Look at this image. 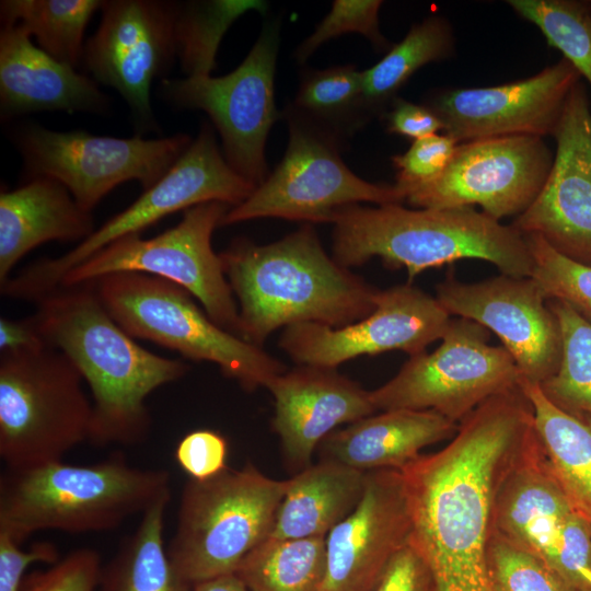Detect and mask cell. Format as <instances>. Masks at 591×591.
Returning <instances> with one entry per match:
<instances>
[{
  "instance_id": "obj_1",
  "label": "cell",
  "mask_w": 591,
  "mask_h": 591,
  "mask_svg": "<svg viewBox=\"0 0 591 591\" xmlns=\"http://www.w3.org/2000/svg\"><path fill=\"white\" fill-rule=\"evenodd\" d=\"M32 315L46 344L65 354L92 395L93 445H135L149 436L146 401L187 374L188 364L140 346L108 314L94 282L60 286L36 302Z\"/></svg>"
},
{
  "instance_id": "obj_2",
  "label": "cell",
  "mask_w": 591,
  "mask_h": 591,
  "mask_svg": "<svg viewBox=\"0 0 591 591\" xmlns=\"http://www.w3.org/2000/svg\"><path fill=\"white\" fill-rule=\"evenodd\" d=\"M219 256L242 338L258 347L280 327H341L375 309L379 289L331 257L310 223L266 245L240 237Z\"/></svg>"
},
{
  "instance_id": "obj_3",
  "label": "cell",
  "mask_w": 591,
  "mask_h": 591,
  "mask_svg": "<svg viewBox=\"0 0 591 591\" xmlns=\"http://www.w3.org/2000/svg\"><path fill=\"white\" fill-rule=\"evenodd\" d=\"M332 223L333 258L349 268L379 257L390 269L418 274L462 259H480L524 278L532 257L522 233L474 207L407 209L401 204L350 205Z\"/></svg>"
},
{
  "instance_id": "obj_4",
  "label": "cell",
  "mask_w": 591,
  "mask_h": 591,
  "mask_svg": "<svg viewBox=\"0 0 591 591\" xmlns=\"http://www.w3.org/2000/svg\"><path fill=\"white\" fill-rule=\"evenodd\" d=\"M170 473L130 465L120 453L89 465L62 461L0 477V531L22 544L43 530L71 534L118 528L171 491Z\"/></svg>"
},
{
  "instance_id": "obj_5",
  "label": "cell",
  "mask_w": 591,
  "mask_h": 591,
  "mask_svg": "<svg viewBox=\"0 0 591 591\" xmlns=\"http://www.w3.org/2000/svg\"><path fill=\"white\" fill-rule=\"evenodd\" d=\"M94 282L113 320L131 337L178 352L192 361L217 364L246 392L266 387L287 367L215 323L194 297L165 279L117 273Z\"/></svg>"
},
{
  "instance_id": "obj_6",
  "label": "cell",
  "mask_w": 591,
  "mask_h": 591,
  "mask_svg": "<svg viewBox=\"0 0 591 591\" xmlns=\"http://www.w3.org/2000/svg\"><path fill=\"white\" fill-rule=\"evenodd\" d=\"M288 486L254 464L189 478L182 491L174 535L166 546L176 571L190 584L234 575L266 541Z\"/></svg>"
},
{
  "instance_id": "obj_7",
  "label": "cell",
  "mask_w": 591,
  "mask_h": 591,
  "mask_svg": "<svg viewBox=\"0 0 591 591\" xmlns=\"http://www.w3.org/2000/svg\"><path fill=\"white\" fill-rule=\"evenodd\" d=\"M70 359L49 346L0 356V457L20 471L62 461L89 440L92 402Z\"/></svg>"
},
{
  "instance_id": "obj_8",
  "label": "cell",
  "mask_w": 591,
  "mask_h": 591,
  "mask_svg": "<svg viewBox=\"0 0 591 591\" xmlns=\"http://www.w3.org/2000/svg\"><path fill=\"white\" fill-rule=\"evenodd\" d=\"M256 188L225 161L213 129L205 124L174 165L129 207L117 213L72 250L56 258L40 259L11 277L1 294L36 302L59 287L63 275L90 256L129 234L179 210L220 201L243 202Z\"/></svg>"
},
{
  "instance_id": "obj_9",
  "label": "cell",
  "mask_w": 591,
  "mask_h": 591,
  "mask_svg": "<svg viewBox=\"0 0 591 591\" xmlns=\"http://www.w3.org/2000/svg\"><path fill=\"white\" fill-rule=\"evenodd\" d=\"M230 208L220 201L200 204L185 210L176 225L154 237H120L67 271L59 287L117 273L154 276L185 289L215 323L242 338L237 303L221 258L211 246L212 233Z\"/></svg>"
},
{
  "instance_id": "obj_10",
  "label": "cell",
  "mask_w": 591,
  "mask_h": 591,
  "mask_svg": "<svg viewBox=\"0 0 591 591\" xmlns=\"http://www.w3.org/2000/svg\"><path fill=\"white\" fill-rule=\"evenodd\" d=\"M491 525L579 591L591 589L589 521L553 473L534 428L503 470L494 496Z\"/></svg>"
},
{
  "instance_id": "obj_11",
  "label": "cell",
  "mask_w": 591,
  "mask_h": 591,
  "mask_svg": "<svg viewBox=\"0 0 591 591\" xmlns=\"http://www.w3.org/2000/svg\"><path fill=\"white\" fill-rule=\"evenodd\" d=\"M279 18L267 21L247 56L222 77L163 79L159 93L178 108L204 111L220 135L223 157L242 177L260 185L268 176L265 147L282 114L275 104L280 46Z\"/></svg>"
},
{
  "instance_id": "obj_12",
  "label": "cell",
  "mask_w": 591,
  "mask_h": 591,
  "mask_svg": "<svg viewBox=\"0 0 591 591\" xmlns=\"http://www.w3.org/2000/svg\"><path fill=\"white\" fill-rule=\"evenodd\" d=\"M490 332L467 318H451L440 346L410 357L397 374L370 391L375 409L434 410L460 422L486 399L519 386L520 371Z\"/></svg>"
},
{
  "instance_id": "obj_13",
  "label": "cell",
  "mask_w": 591,
  "mask_h": 591,
  "mask_svg": "<svg viewBox=\"0 0 591 591\" xmlns=\"http://www.w3.org/2000/svg\"><path fill=\"white\" fill-rule=\"evenodd\" d=\"M289 141L283 158L243 202L231 207L221 225L259 218L332 223L344 207L402 204L395 185L370 183L344 162L340 147L291 115L283 114Z\"/></svg>"
},
{
  "instance_id": "obj_14",
  "label": "cell",
  "mask_w": 591,
  "mask_h": 591,
  "mask_svg": "<svg viewBox=\"0 0 591 591\" xmlns=\"http://www.w3.org/2000/svg\"><path fill=\"white\" fill-rule=\"evenodd\" d=\"M192 141L185 134L158 139L116 138L32 125L20 132L18 147L33 178L61 183L81 208L92 212L124 182L138 181L144 190L152 187Z\"/></svg>"
},
{
  "instance_id": "obj_15",
  "label": "cell",
  "mask_w": 591,
  "mask_h": 591,
  "mask_svg": "<svg viewBox=\"0 0 591 591\" xmlns=\"http://www.w3.org/2000/svg\"><path fill=\"white\" fill-rule=\"evenodd\" d=\"M554 155L543 138L491 137L459 143L445 170L405 193L419 209L474 207L499 220L525 211L541 192Z\"/></svg>"
},
{
  "instance_id": "obj_16",
  "label": "cell",
  "mask_w": 591,
  "mask_h": 591,
  "mask_svg": "<svg viewBox=\"0 0 591 591\" xmlns=\"http://www.w3.org/2000/svg\"><path fill=\"white\" fill-rule=\"evenodd\" d=\"M451 315L410 283L379 290L367 317L341 327L300 323L283 328L279 347L298 366L334 368L360 356L402 350L410 357L441 339Z\"/></svg>"
},
{
  "instance_id": "obj_17",
  "label": "cell",
  "mask_w": 591,
  "mask_h": 591,
  "mask_svg": "<svg viewBox=\"0 0 591 591\" xmlns=\"http://www.w3.org/2000/svg\"><path fill=\"white\" fill-rule=\"evenodd\" d=\"M176 8L174 1H103L101 23L83 48L86 69L121 94L142 131L155 128L151 83L177 56Z\"/></svg>"
},
{
  "instance_id": "obj_18",
  "label": "cell",
  "mask_w": 591,
  "mask_h": 591,
  "mask_svg": "<svg viewBox=\"0 0 591 591\" xmlns=\"http://www.w3.org/2000/svg\"><path fill=\"white\" fill-rule=\"evenodd\" d=\"M436 298L450 315L495 333L521 379L541 384L557 371L561 358L559 323L533 278L501 274L467 283L450 274L436 287Z\"/></svg>"
},
{
  "instance_id": "obj_19",
  "label": "cell",
  "mask_w": 591,
  "mask_h": 591,
  "mask_svg": "<svg viewBox=\"0 0 591 591\" xmlns=\"http://www.w3.org/2000/svg\"><path fill=\"white\" fill-rule=\"evenodd\" d=\"M551 172L534 201L512 223L537 234L561 255L591 266V109L580 81L557 129Z\"/></svg>"
},
{
  "instance_id": "obj_20",
  "label": "cell",
  "mask_w": 591,
  "mask_h": 591,
  "mask_svg": "<svg viewBox=\"0 0 591 591\" xmlns=\"http://www.w3.org/2000/svg\"><path fill=\"white\" fill-rule=\"evenodd\" d=\"M580 74L564 57L524 80L488 88L455 89L428 105L457 143L503 136H554Z\"/></svg>"
},
{
  "instance_id": "obj_21",
  "label": "cell",
  "mask_w": 591,
  "mask_h": 591,
  "mask_svg": "<svg viewBox=\"0 0 591 591\" xmlns=\"http://www.w3.org/2000/svg\"><path fill=\"white\" fill-rule=\"evenodd\" d=\"M410 532L401 471L367 472L358 506L326 536L322 591H374Z\"/></svg>"
},
{
  "instance_id": "obj_22",
  "label": "cell",
  "mask_w": 591,
  "mask_h": 591,
  "mask_svg": "<svg viewBox=\"0 0 591 591\" xmlns=\"http://www.w3.org/2000/svg\"><path fill=\"white\" fill-rule=\"evenodd\" d=\"M267 389L275 402L273 429L296 468L311 465L315 449L336 427L376 410L370 391L334 368L298 366L277 375Z\"/></svg>"
},
{
  "instance_id": "obj_23",
  "label": "cell",
  "mask_w": 591,
  "mask_h": 591,
  "mask_svg": "<svg viewBox=\"0 0 591 591\" xmlns=\"http://www.w3.org/2000/svg\"><path fill=\"white\" fill-rule=\"evenodd\" d=\"M108 99L95 81L36 47L18 24L0 32L1 116L39 111L101 113Z\"/></svg>"
},
{
  "instance_id": "obj_24",
  "label": "cell",
  "mask_w": 591,
  "mask_h": 591,
  "mask_svg": "<svg viewBox=\"0 0 591 591\" xmlns=\"http://www.w3.org/2000/svg\"><path fill=\"white\" fill-rule=\"evenodd\" d=\"M457 428L434 410L391 409L331 432L317 449L321 460L362 472L401 471L427 445L453 438Z\"/></svg>"
},
{
  "instance_id": "obj_25",
  "label": "cell",
  "mask_w": 591,
  "mask_h": 591,
  "mask_svg": "<svg viewBox=\"0 0 591 591\" xmlns=\"http://www.w3.org/2000/svg\"><path fill=\"white\" fill-rule=\"evenodd\" d=\"M95 231L93 215L49 177H34L0 194V286L20 259L50 241L82 242Z\"/></svg>"
},
{
  "instance_id": "obj_26",
  "label": "cell",
  "mask_w": 591,
  "mask_h": 591,
  "mask_svg": "<svg viewBox=\"0 0 591 591\" xmlns=\"http://www.w3.org/2000/svg\"><path fill=\"white\" fill-rule=\"evenodd\" d=\"M366 473L327 460L302 470L288 479L269 537H326L358 506Z\"/></svg>"
},
{
  "instance_id": "obj_27",
  "label": "cell",
  "mask_w": 591,
  "mask_h": 591,
  "mask_svg": "<svg viewBox=\"0 0 591 591\" xmlns=\"http://www.w3.org/2000/svg\"><path fill=\"white\" fill-rule=\"evenodd\" d=\"M519 386L531 404L535 434L553 473L590 522L591 422L554 405L540 384L521 379Z\"/></svg>"
},
{
  "instance_id": "obj_28",
  "label": "cell",
  "mask_w": 591,
  "mask_h": 591,
  "mask_svg": "<svg viewBox=\"0 0 591 591\" xmlns=\"http://www.w3.org/2000/svg\"><path fill=\"white\" fill-rule=\"evenodd\" d=\"M171 491L141 515L137 529L102 567L97 591H193L171 563L164 542V519Z\"/></svg>"
},
{
  "instance_id": "obj_29",
  "label": "cell",
  "mask_w": 591,
  "mask_h": 591,
  "mask_svg": "<svg viewBox=\"0 0 591 591\" xmlns=\"http://www.w3.org/2000/svg\"><path fill=\"white\" fill-rule=\"evenodd\" d=\"M288 114L333 140L340 148L368 119L362 100V71L355 65H339L301 72Z\"/></svg>"
},
{
  "instance_id": "obj_30",
  "label": "cell",
  "mask_w": 591,
  "mask_h": 591,
  "mask_svg": "<svg viewBox=\"0 0 591 591\" xmlns=\"http://www.w3.org/2000/svg\"><path fill=\"white\" fill-rule=\"evenodd\" d=\"M452 49L451 26L443 18L433 15L414 24L380 61L362 71V100L368 121L385 113L417 70L449 57Z\"/></svg>"
},
{
  "instance_id": "obj_31",
  "label": "cell",
  "mask_w": 591,
  "mask_h": 591,
  "mask_svg": "<svg viewBox=\"0 0 591 591\" xmlns=\"http://www.w3.org/2000/svg\"><path fill=\"white\" fill-rule=\"evenodd\" d=\"M326 537H268L241 563L235 575L248 591H322Z\"/></svg>"
},
{
  "instance_id": "obj_32",
  "label": "cell",
  "mask_w": 591,
  "mask_h": 591,
  "mask_svg": "<svg viewBox=\"0 0 591 591\" xmlns=\"http://www.w3.org/2000/svg\"><path fill=\"white\" fill-rule=\"evenodd\" d=\"M100 0H4L2 24H18L37 39L39 48L60 62L77 67L83 35Z\"/></svg>"
},
{
  "instance_id": "obj_33",
  "label": "cell",
  "mask_w": 591,
  "mask_h": 591,
  "mask_svg": "<svg viewBox=\"0 0 591 591\" xmlns=\"http://www.w3.org/2000/svg\"><path fill=\"white\" fill-rule=\"evenodd\" d=\"M263 0H208L177 2L176 53L187 77L210 76L217 53L229 27L248 11L266 14Z\"/></svg>"
},
{
  "instance_id": "obj_34",
  "label": "cell",
  "mask_w": 591,
  "mask_h": 591,
  "mask_svg": "<svg viewBox=\"0 0 591 591\" xmlns=\"http://www.w3.org/2000/svg\"><path fill=\"white\" fill-rule=\"evenodd\" d=\"M561 334V358L554 375L540 384L564 412L591 422V323L567 303L548 300Z\"/></svg>"
},
{
  "instance_id": "obj_35",
  "label": "cell",
  "mask_w": 591,
  "mask_h": 591,
  "mask_svg": "<svg viewBox=\"0 0 591 591\" xmlns=\"http://www.w3.org/2000/svg\"><path fill=\"white\" fill-rule=\"evenodd\" d=\"M508 4L535 24L591 86V9L572 0H510Z\"/></svg>"
},
{
  "instance_id": "obj_36",
  "label": "cell",
  "mask_w": 591,
  "mask_h": 591,
  "mask_svg": "<svg viewBox=\"0 0 591 591\" xmlns=\"http://www.w3.org/2000/svg\"><path fill=\"white\" fill-rule=\"evenodd\" d=\"M487 569L493 591H579L540 557L494 530Z\"/></svg>"
},
{
  "instance_id": "obj_37",
  "label": "cell",
  "mask_w": 591,
  "mask_h": 591,
  "mask_svg": "<svg viewBox=\"0 0 591 591\" xmlns=\"http://www.w3.org/2000/svg\"><path fill=\"white\" fill-rule=\"evenodd\" d=\"M524 237L532 257L530 277L546 299L567 303L591 323V266L561 255L537 234Z\"/></svg>"
},
{
  "instance_id": "obj_38",
  "label": "cell",
  "mask_w": 591,
  "mask_h": 591,
  "mask_svg": "<svg viewBox=\"0 0 591 591\" xmlns=\"http://www.w3.org/2000/svg\"><path fill=\"white\" fill-rule=\"evenodd\" d=\"M380 0H335L314 32L296 48L293 59L303 65L324 43L348 33L366 37L376 50L389 46L379 26Z\"/></svg>"
},
{
  "instance_id": "obj_39",
  "label": "cell",
  "mask_w": 591,
  "mask_h": 591,
  "mask_svg": "<svg viewBox=\"0 0 591 591\" xmlns=\"http://www.w3.org/2000/svg\"><path fill=\"white\" fill-rule=\"evenodd\" d=\"M101 571L99 553L81 547L47 569L26 573L20 591H97Z\"/></svg>"
},
{
  "instance_id": "obj_40",
  "label": "cell",
  "mask_w": 591,
  "mask_h": 591,
  "mask_svg": "<svg viewBox=\"0 0 591 591\" xmlns=\"http://www.w3.org/2000/svg\"><path fill=\"white\" fill-rule=\"evenodd\" d=\"M457 144L445 134L414 140L406 152L392 158L396 169L395 186L405 194L436 178L449 165Z\"/></svg>"
},
{
  "instance_id": "obj_41",
  "label": "cell",
  "mask_w": 591,
  "mask_h": 591,
  "mask_svg": "<svg viewBox=\"0 0 591 591\" xmlns=\"http://www.w3.org/2000/svg\"><path fill=\"white\" fill-rule=\"evenodd\" d=\"M175 460L189 478L205 480L227 466L228 443L223 436L209 429L185 434L175 448Z\"/></svg>"
},
{
  "instance_id": "obj_42",
  "label": "cell",
  "mask_w": 591,
  "mask_h": 591,
  "mask_svg": "<svg viewBox=\"0 0 591 591\" xmlns=\"http://www.w3.org/2000/svg\"><path fill=\"white\" fill-rule=\"evenodd\" d=\"M20 546L7 532L0 531V591H20L30 565H51L60 559L57 547L50 542H37L28 551Z\"/></svg>"
},
{
  "instance_id": "obj_43",
  "label": "cell",
  "mask_w": 591,
  "mask_h": 591,
  "mask_svg": "<svg viewBox=\"0 0 591 591\" xmlns=\"http://www.w3.org/2000/svg\"><path fill=\"white\" fill-rule=\"evenodd\" d=\"M374 591H436L432 573L408 543L391 560Z\"/></svg>"
},
{
  "instance_id": "obj_44",
  "label": "cell",
  "mask_w": 591,
  "mask_h": 591,
  "mask_svg": "<svg viewBox=\"0 0 591 591\" xmlns=\"http://www.w3.org/2000/svg\"><path fill=\"white\" fill-rule=\"evenodd\" d=\"M385 113L389 132L414 140L425 138L443 130V123L428 106L418 105L396 97Z\"/></svg>"
},
{
  "instance_id": "obj_45",
  "label": "cell",
  "mask_w": 591,
  "mask_h": 591,
  "mask_svg": "<svg viewBox=\"0 0 591 591\" xmlns=\"http://www.w3.org/2000/svg\"><path fill=\"white\" fill-rule=\"evenodd\" d=\"M48 345L40 335L32 315L26 318H0V351L24 352L35 351Z\"/></svg>"
},
{
  "instance_id": "obj_46",
  "label": "cell",
  "mask_w": 591,
  "mask_h": 591,
  "mask_svg": "<svg viewBox=\"0 0 591 591\" xmlns=\"http://www.w3.org/2000/svg\"><path fill=\"white\" fill-rule=\"evenodd\" d=\"M193 591H248V589L234 573L198 582L194 584Z\"/></svg>"
},
{
  "instance_id": "obj_47",
  "label": "cell",
  "mask_w": 591,
  "mask_h": 591,
  "mask_svg": "<svg viewBox=\"0 0 591 591\" xmlns=\"http://www.w3.org/2000/svg\"><path fill=\"white\" fill-rule=\"evenodd\" d=\"M589 525H590V530H591V521L589 522Z\"/></svg>"
},
{
  "instance_id": "obj_48",
  "label": "cell",
  "mask_w": 591,
  "mask_h": 591,
  "mask_svg": "<svg viewBox=\"0 0 591 591\" xmlns=\"http://www.w3.org/2000/svg\"><path fill=\"white\" fill-rule=\"evenodd\" d=\"M583 591H591V589H588V590H583Z\"/></svg>"
},
{
  "instance_id": "obj_49",
  "label": "cell",
  "mask_w": 591,
  "mask_h": 591,
  "mask_svg": "<svg viewBox=\"0 0 591 591\" xmlns=\"http://www.w3.org/2000/svg\"><path fill=\"white\" fill-rule=\"evenodd\" d=\"M589 4H590V9H591V1L589 2Z\"/></svg>"
}]
</instances>
